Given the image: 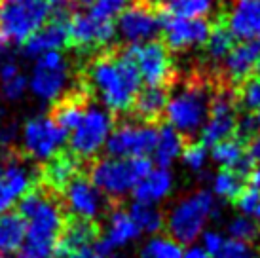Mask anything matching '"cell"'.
<instances>
[{
    "mask_svg": "<svg viewBox=\"0 0 260 258\" xmlns=\"http://www.w3.org/2000/svg\"><path fill=\"white\" fill-rule=\"evenodd\" d=\"M91 99H99L110 114L129 112L133 101L141 91L143 80L127 46H110L86 59L78 72Z\"/></svg>",
    "mask_w": 260,
    "mask_h": 258,
    "instance_id": "cell-1",
    "label": "cell"
},
{
    "mask_svg": "<svg viewBox=\"0 0 260 258\" xmlns=\"http://www.w3.org/2000/svg\"><path fill=\"white\" fill-rule=\"evenodd\" d=\"M17 215L25 222V243L19 258H53L59 236L65 228L63 209L51 192L30 190L19 201Z\"/></svg>",
    "mask_w": 260,
    "mask_h": 258,
    "instance_id": "cell-2",
    "label": "cell"
},
{
    "mask_svg": "<svg viewBox=\"0 0 260 258\" xmlns=\"http://www.w3.org/2000/svg\"><path fill=\"white\" fill-rule=\"evenodd\" d=\"M213 95L215 91H211L205 80H188L184 86L169 93L164 112L167 125H171L184 141L198 137L209 118Z\"/></svg>",
    "mask_w": 260,
    "mask_h": 258,
    "instance_id": "cell-3",
    "label": "cell"
},
{
    "mask_svg": "<svg viewBox=\"0 0 260 258\" xmlns=\"http://www.w3.org/2000/svg\"><path fill=\"white\" fill-rule=\"evenodd\" d=\"M217 216L218 200L211 190H194L175 201L169 209L166 216L167 236L181 245H194Z\"/></svg>",
    "mask_w": 260,
    "mask_h": 258,
    "instance_id": "cell-4",
    "label": "cell"
},
{
    "mask_svg": "<svg viewBox=\"0 0 260 258\" xmlns=\"http://www.w3.org/2000/svg\"><path fill=\"white\" fill-rule=\"evenodd\" d=\"M152 167L150 158L120 159L107 156L91 164L89 180L107 200H120L133 194L135 186L152 171Z\"/></svg>",
    "mask_w": 260,
    "mask_h": 258,
    "instance_id": "cell-5",
    "label": "cell"
},
{
    "mask_svg": "<svg viewBox=\"0 0 260 258\" xmlns=\"http://www.w3.org/2000/svg\"><path fill=\"white\" fill-rule=\"evenodd\" d=\"M48 0H0V40L23 44L50 19Z\"/></svg>",
    "mask_w": 260,
    "mask_h": 258,
    "instance_id": "cell-6",
    "label": "cell"
},
{
    "mask_svg": "<svg viewBox=\"0 0 260 258\" xmlns=\"http://www.w3.org/2000/svg\"><path fill=\"white\" fill-rule=\"evenodd\" d=\"M114 129V118L107 108L89 105L78 127L69 135V152L78 162L93 159L105 148L110 133Z\"/></svg>",
    "mask_w": 260,
    "mask_h": 258,
    "instance_id": "cell-7",
    "label": "cell"
},
{
    "mask_svg": "<svg viewBox=\"0 0 260 258\" xmlns=\"http://www.w3.org/2000/svg\"><path fill=\"white\" fill-rule=\"evenodd\" d=\"M38 171L32 167V159L17 152L6 150L0 156V215L10 213V209L35 190Z\"/></svg>",
    "mask_w": 260,
    "mask_h": 258,
    "instance_id": "cell-8",
    "label": "cell"
},
{
    "mask_svg": "<svg viewBox=\"0 0 260 258\" xmlns=\"http://www.w3.org/2000/svg\"><path fill=\"white\" fill-rule=\"evenodd\" d=\"M158 141V127L154 123L141 122H122L118 123L109 141L105 144V150L110 158L120 159H137L148 158Z\"/></svg>",
    "mask_w": 260,
    "mask_h": 258,
    "instance_id": "cell-9",
    "label": "cell"
},
{
    "mask_svg": "<svg viewBox=\"0 0 260 258\" xmlns=\"http://www.w3.org/2000/svg\"><path fill=\"white\" fill-rule=\"evenodd\" d=\"M116 27L112 21H97L86 12H73L69 23V44L67 48L78 57H91L112 46Z\"/></svg>",
    "mask_w": 260,
    "mask_h": 258,
    "instance_id": "cell-10",
    "label": "cell"
},
{
    "mask_svg": "<svg viewBox=\"0 0 260 258\" xmlns=\"http://www.w3.org/2000/svg\"><path fill=\"white\" fill-rule=\"evenodd\" d=\"M69 133L57 127L48 116H35L23 127V152L32 162L46 164L63 150Z\"/></svg>",
    "mask_w": 260,
    "mask_h": 258,
    "instance_id": "cell-11",
    "label": "cell"
},
{
    "mask_svg": "<svg viewBox=\"0 0 260 258\" xmlns=\"http://www.w3.org/2000/svg\"><path fill=\"white\" fill-rule=\"evenodd\" d=\"M236 125H238V95L232 91L230 86H226L213 95L209 118L200 133L202 144L215 146L222 141H228L236 133Z\"/></svg>",
    "mask_w": 260,
    "mask_h": 258,
    "instance_id": "cell-12",
    "label": "cell"
},
{
    "mask_svg": "<svg viewBox=\"0 0 260 258\" xmlns=\"http://www.w3.org/2000/svg\"><path fill=\"white\" fill-rule=\"evenodd\" d=\"M131 57L137 64L141 80L146 87H167L173 78L169 50L164 42L152 40L139 46H127Z\"/></svg>",
    "mask_w": 260,
    "mask_h": 258,
    "instance_id": "cell-13",
    "label": "cell"
},
{
    "mask_svg": "<svg viewBox=\"0 0 260 258\" xmlns=\"http://www.w3.org/2000/svg\"><path fill=\"white\" fill-rule=\"evenodd\" d=\"M71 76V69L67 59L59 51H48L37 59L30 89L32 93L44 101H55L67 89V82Z\"/></svg>",
    "mask_w": 260,
    "mask_h": 258,
    "instance_id": "cell-14",
    "label": "cell"
},
{
    "mask_svg": "<svg viewBox=\"0 0 260 258\" xmlns=\"http://www.w3.org/2000/svg\"><path fill=\"white\" fill-rule=\"evenodd\" d=\"M63 203H65L67 211L76 220H84V222L91 224L97 218H101L109 207V200L97 190L93 182L86 177H80V175L65 188Z\"/></svg>",
    "mask_w": 260,
    "mask_h": 258,
    "instance_id": "cell-15",
    "label": "cell"
},
{
    "mask_svg": "<svg viewBox=\"0 0 260 258\" xmlns=\"http://www.w3.org/2000/svg\"><path fill=\"white\" fill-rule=\"evenodd\" d=\"M159 23H161V33L166 40L164 44L167 50L173 51L202 46L207 42L211 35V23L207 19H181L161 10Z\"/></svg>",
    "mask_w": 260,
    "mask_h": 258,
    "instance_id": "cell-16",
    "label": "cell"
},
{
    "mask_svg": "<svg viewBox=\"0 0 260 258\" xmlns=\"http://www.w3.org/2000/svg\"><path fill=\"white\" fill-rule=\"evenodd\" d=\"M114 27L120 33L125 46L152 42L161 33L159 15L154 14V10L143 6V4H133L125 12H122L118 15Z\"/></svg>",
    "mask_w": 260,
    "mask_h": 258,
    "instance_id": "cell-17",
    "label": "cell"
},
{
    "mask_svg": "<svg viewBox=\"0 0 260 258\" xmlns=\"http://www.w3.org/2000/svg\"><path fill=\"white\" fill-rule=\"evenodd\" d=\"M69 12H51L50 19L23 42V53L27 57H37L48 51H57L69 44Z\"/></svg>",
    "mask_w": 260,
    "mask_h": 258,
    "instance_id": "cell-18",
    "label": "cell"
},
{
    "mask_svg": "<svg viewBox=\"0 0 260 258\" xmlns=\"http://www.w3.org/2000/svg\"><path fill=\"white\" fill-rule=\"evenodd\" d=\"M139 237H141V232L135 226V222L131 220V216L127 215V211L116 209L107 216L105 232H103V237L97 243V247L110 258V254L129 247L131 243L137 241Z\"/></svg>",
    "mask_w": 260,
    "mask_h": 258,
    "instance_id": "cell-19",
    "label": "cell"
},
{
    "mask_svg": "<svg viewBox=\"0 0 260 258\" xmlns=\"http://www.w3.org/2000/svg\"><path fill=\"white\" fill-rule=\"evenodd\" d=\"M260 64V40L239 42L222 61V72L230 84H243L254 76Z\"/></svg>",
    "mask_w": 260,
    "mask_h": 258,
    "instance_id": "cell-20",
    "label": "cell"
},
{
    "mask_svg": "<svg viewBox=\"0 0 260 258\" xmlns=\"http://www.w3.org/2000/svg\"><path fill=\"white\" fill-rule=\"evenodd\" d=\"M226 27L241 42L260 40V0H234Z\"/></svg>",
    "mask_w": 260,
    "mask_h": 258,
    "instance_id": "cell-21",
    "label": "cell"
},
{
    "mask_svg": "<svg viewBox=\"0 0 260 258\" xmlns=\"http://www.w3.org/2000/svg\"><path fill=\"white\" fill-rule=\"evenodd\" d=\"M175 188V177L171 169L164 167H152V171L139 182L133 190V201L148 203V205H159L166 201Z\"/></svg>",
    "mask_w": 260,
    "mask_h": 258,
    "instance_id": "cell-22",
    "label": "cell"
},
{
    "mask_svg": "<svg viewBox=\"0 0 260 258\" xmlns=\"http://www.w3.org/2000/svg\"><path fill=\"white\" fill-rule=\"evenodd\" d=\"M80 162L71 152H59L44 164L40 173L48 192H65V188L78 177Z\"/></svg>",
    "mask_w": 260,
    "mask_h": 258,
    "instance_id": "cell-23",
    "label": "cell"
},
{
    "mask_svg": "<svg viewBox=\"0 0 260 258\" xmlns=\"http://www.w3.org/2000/svg\"><path fill=\"white\" fill-rule=\"evenodd\" d=\"M209 158L213 159V164L218 165L224 171H238L243 177L251 173L254 165V162L247 154V144L238 141L236 137L211 146Z\"/></svg>",
    "mask_w": 260,
    "mask_h": 258,
    "instance_id": "cell-24",
    "label": "cell"
},
{
    "mask_svg": "<svg viewBox=\"0 0 260 258\" xmlns=\"http://www.w3.org/2000/svg\"><path fill=\"white\" fill-rule=\"evenodd\" d=\"M97 239V228L91 222L84 220H73L67 224L61 236H59L57 247H55V256L63 258L71 252L82 251L87 247H93Z\"/></svg>",
    "mask_w": 260,
    "mask_h": 258,
    "instance_id": "cell-25",
    "label": "cell"
},
{
    "mask_svg": "<svg viewBox=\"0 0 260 258\" xmlns=\"http://www.w3.org/2000/svg\"><path fill=\"white\" fill-rule=\"evenodd\" d=\"M167 99V87H145L137 93L129 112L141 120V123H154V120H158L166 112Z\"/></svg>",
    "mask_w": 260,
    "mask_h": 258,
    "instance_id": "cell-26",
    "label": "cell"
},
{
    "mask_svg": "<svg viewBox=\"0 0 260 258\" xmlns=\"http://www.w3.org/2000/svg\"><path fill=\"white\" fill-rule=\"evenodd\" d=\"M184 146H186V141L171 125L164 123L161 127H158V141H156V146L152 152L156 165L169 169L182 156Z\"/></svg>",
    "mask_w": 260,
    "mask_h": 258,
    "instance_id": "cell-27",
    "label": "cell"
},
{
    "mask_svg": "<svg viewBox=\"0 0 260 258\" xmlns=\"http://www.w3.org/2000/svg\"><path fill=\"white\" fill-rule=\"evenodd\" d=\"M25 243V222L17 213L0 215V254L21 252Z\"/></svg>",
    "mask_w": 260,
    "mask_h": 258,
    "instance_id": "cell-28",
    "label": "cell"
},
{
    "mask_svg": "<svg viewBox=\"0 0 260 258\" xmlns=\"http://www.w3.org/2000/svg\"><path fill=\"white\" fill-rule=\"evenodd\" d=\"M127 215L139 228L141 236H158L161 228H166V215L159 211L158 205H148L141 201H133L127 209Z\"/></svg>",
    "mask_w": 260,
    "mask_h": 258,
    "instance_id": "cell-29",
    "label": "cell"
},
{
    "mask_svg": "<svg viewBox=\"0 0 260 258\" xmlns=\"http://www.w3.org/2000/svg\"><path fill=\"white\" fill-rule=\"evenodd\" d=\"M245 188V177L238 171H220L211 179V194L217 200L236 201L239 194Z\"/></svg>",
    "mask_w": 260,
    "mask_h": 258,
    "instance_id": "cell-30",
    "label": "cell"
},
{
    "mask_svg": "<svg viewBox=\"0 0 260 258\" xmlns=\"http://www.w3.org/2000/svg\"><path fill=\"white\" fill-rule=\"evenodd\" d=\"M234 36L228 30V27L224 23H218L215 27H211V35L205 42V50H207V59L211 63H222L226 55L232 51L234 44Z\"/></svg>",
    "mask_w": 260,
    "mask_h": 258,
    "instance_id": "cell-31",
    "label": "cell"
},
{
    "mask_svg": "<svg viewBox=\"0 0 260 258\" xmlns=\"http://www.w3.org/2000/svg\"><path fill=\"white\" fill-rule=\"evenodd\" d=\"M182 245L169 236H152L141 247V258H182Z\"/></svg>",
    "mask_w": 260,
    "mask_h": 258,
    "instance_id": "cell-32",
    "label": "cell"
},
{
    "mask_svg": "<svg viewBox=\"0 0 260 258\" xmlns=\"http://www.w3.org/2000/svg\"><path fill=\"white\" fill-rule=\"evenodd\" d=\"M213 10L211 0H175L164 10L173 17L181 19H205Z\"/></svg>",
    "mask_w": 260,
    "mask_h": 258,
    "instance_id": "cell-33",
    "label": "cell"
},
{
    "mask_svg": "<svg viewBox=\"0 0 260 258\" xmlns=\"http://www.w3.org/2000/svg\"><path fill=\"white\" fill-rule=\"evenodd\" d=\"M226 234H228L226 237H230V239L254 245L260 239V226L251 216L238 215L226 224Z\"/></svg>",
    "mask_w": 260,
    "mask_h": 258,
    "instance_id": "cell-34",
    "label": "cell"
},
{
    "mask_svg": "<svg viewBox=\"0 0 260 258\" xmlns=\"http://www.w3.org/2000/svg\"><path fill=\"white\" fill-rule=\"evenodd\" d=\"M137 4L135 0H93L87 15H91L97 21H112L114 17L125 12L129 6Z\"/></svg>",
    "mask_w": 260,
    "mask_h": 258,
    "instance_id": "cell-35",
    "label": "cell"
},
{
    "mask_svg": "<svg viewBox=\"0 0 260 258\" xmlns=\"http://www.w3.org/2000/svg\"><path fill=\"white\" fill-rule=\"evenodd\" d=\"M239 105L245 108L247 112H258L260 110V76H251L241 84V89L238 93Z\"/></svg>",
    "mask_w": 260,
    "mask_h": 258,
    "instance_id": "cell-36",
    "label": "cell"
},
{
    "mask_svg": "<svg viewBox=\"0 0 260 258\" xmlns=\"http://www.w3.org/2000/svg\"><path fill=\"white\" fill-rule=\"evenodd\" d=\"M181 158L188 171L202 173L205 169L207 162H209V150L202 143H190L184 146V152H182Z\"/></svg>",
    "mask_w": 260,
    "mask_h": 258,
    "instance_id": "cell-37",
    "label": "cell"
},
{
    "mask_svg": "<svg viewBox=\"0 0 260 258\" xmlns=\"http://www.w3.org/2000/svg\"><path fill=\"white\" fill-rule=\"evenodd\" d=\"M213 258H260V254L254 245L241 243V241L226 237L222 247H220V251Z\"/></svg>",
    "mask_w": 260,
    "mask_h": 258,
    "instance_id": "cell-38",
    "label": "cell"
},
{
    "mask_svg": "<svg viewBox=\"0 0 260 258\" xmlns=\"http://www.w3.org/2000/svg\"><path fill=\"white\" fill-rule=\"evenodd\" d=\"M258 203H260V190L253 186H245L243 192L236 198V207H238L239 215L251 216V218H253V213L254 209L258 207Z\"/></svg>",
    "mask_w": 260,
    "mask_h": 258,
    "instance_id": "cell-39",
    "label": "cell"
},
{
    "mask_svg": "<svg viewBox=\"0 0 260 258\" xmlns=\"http://www.w3.org/2000/svg\"><path fill=\"white\" fill-rule=\"evenodd\" d=\"M258 131H260V127H258V123H256L254 114L247 112V114H243V116H238V125H236V133H234V135H238L236 137L238 141H241L243 144H245V141L249 143Z\"/></svg>",
    "mask_w": 260,
    "mask_h": 258,
    "instance_id": "cell-40",
    "label": "cell"
},
{
    "mask_svg": "<svg viewBox=\"0 0 260 258\" xmlns=\"http://www.w3.org/2000/svg\"><path fill=\"white\" fill-rule=\"evenodd\" d=\"M0 87H2V95L10 101L19 99L23 93H25V87H27V78L23 76L21 72H17L15 76L8 80H2L0 82Z\"/></svg>",
    "mask_w": 260,
    "mask_h": 258,
    "instance_id": "cell-41",
    "label": "cell"
},
{
    "mask_svg": "<svg viewBox=\"0 0 260 258\" xmlns=\"http://www.w3.org/2000/svg\"><path fill=\"white\" fill-rule=\"evenodd\" d=\"M224 239H226V236H224L222 232H218V230H205L203 232V236L200 237V241H202V247L205 249V251L209 252L211 256H215L218 251H220V247H222Z\"/></svg>",
    "mask_w": 260,
    "mask_h": 258,
    "instance_id": "cell-42",
    "label": "cell"
},
{
    "mask_svg": "<svg viewBox=\"0 0 260 258\" xmlns=\"http://www.w3.org/2000/svg\"><path fill=\"white\" fill-rule=\"evenodd\" d=\"M63 258H109V256L97 245H93V247H87V249H82V251L71 252V254H67Z\"/></svg>",
    "mask_w": 260,
    "mask_h": 258,
    "instance_id": "cell-43",
    "label": "cell"
},
{
    "mask_svg": "<svg viewBox=\"0 0 260 258\" xmlns=\"http://www.w3.org/2000/svg\"><path fill=\"white\" fill-rule=\"evenodd\" d=\"M182 258H213V256L200 243H194V245H186V249L182 251Z\"/></svg>",
    "mask_w": 260,
    "mask_h": 258,
    "instance_id": "cell-44",
    "label": "cell"
},
{
    "mask_svg": "<svg viewBox=\"0 0 260 258\" xmlns=\"http://www.w3.org/2000/svg\"><path fill=\"white\" fill-rule=\"evenodd\" d=\"M50 2L51 12H69L73 14L74 6H76V0H48Z\"/></svg>",
    "mask_w": 260,
    "mask_h": 258,
    "instance_id": "cell-45",
    "label": "cell"
},
{
    "mask_svg": "<svg viewBox=\"0 0 260 258\" xmlns=\"http://www.w3.org/2000/svg\"><path fill=\"white\" fill-rule=\"evenodd\" d=\"M247 154H249V158L253 159V162H258L260 159V131L253 137V139H251V141H249Z\"/></svg>",
    "mask_w": 260,
    "mask_h": 258,
    "instance_id": "cell-46",
    "label": "cell"
},
{
    "mask_svg": "<svg viewBox=\"0 0 260 258\" xmlns=\"http://www.w3.org/2000/svg\"><path fill=\"white\" fill-rule=\"evenodd\" d=\"M171 2H175V0H139L137 4H143V6L150 8V10H154V8H161V10H166Z\"/></svg>",
    "mask_w": 260,
    "mask_h": 258,
    "instance_id": "cell-47",
    "label": "cell"
},
{
    "mask_svg": "<svg viewBox=\"0 0 260 258\" xmlns=\"http://www.w3.org/2000/svg\"><path fill=\"white\" fill-rule=\"evenodd\" d=\"M253 220L260 226V203H258V207L254 209V213H253Z\"/></svg>",
    "mask_w": 260,
    "mask_h": 258,
    "instance_id": "cell-48",
    "label": "cell"
},
{
    "mask_svg": "<svg viewBox=\"0 0 260 258\" xmlns=\"http://www.w3.org/2000/svg\"><path fill=\"white\" fill-rule=\"evenodd\" d=\"M254 118H256V123H258V127H260V110L258 112H254Z\"/></svg>",
    "mask_w": 260,
    "mask_h": 258,
    "instance_id": "cell-49",
    "label": "cell"
},
{
    "mask_svg": "<svg viewBox=\"0 0 260 258\" xmlns=\"http://www.w3.org/2000/svg\"><path fill=\"white\" fill-rule=\"evenodd\" d=\"M254 76H260V64H258V69H256V72H254Z\"/></svg>",
    "mask_w": 260,
    "mask_h": 258,
    "instance_id": "cell-50",
    "label": "cell"
},
{
    "mask_svg": "<svg viewBox=\"0 0 260 258\" xmlns=\"http://www.w3.org/2000/svg\"><path fill=\"white\" fill-rule=\"evenodd\" d=\"M0 258H6V256H4V254H0Z\"/></svg>",
    "mask_w": 260,
    "mask_h": 258,
    "instance_id": "cell-51",
    "label": "cell"
},
{
    "mask_svg": "<svg viewBox=\"0 0 260 258\" xmlns=\"http://www.w3.org/2000/svg\"><path fill=\"white\" fill-rule=\"evenodd\" d=\"M258 162H260V159H258Z\"/></svg>",
    "mask_w": 260,
    "mask_h": 258,
    "instance_id": "cell-52",
    "label": "cell"
}]
</instances>
